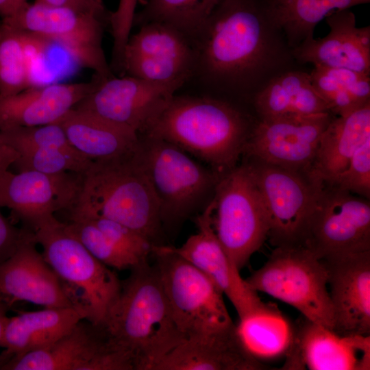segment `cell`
<instances>
[{"label":"cell","mask_w":370,"mask_h":370,"mask_svg":"<svg viewBox=\"0 0 370 370\" xmlns=\"http://www.w3.org/2000/svg\"><path fill=\"white\" fill-rule=\"evenodd\" d=\"M335 116L323 113L310 116L258 119L243 155L306 175L321 136Z\"/></svg>","instance_id":"2e32d148"},{"label":"cell","mask_w":370,"mask_h":370,"mask_svg":"<svg viewBox=\"0 0 370 370\" xmlns=\"http://www.w3.org/2000/svg\"><path fill=\"white\" fill-rule=\"evenodd\" d=\"M292 50L314 36L317 25L331 13L370 0H262Z\"/></svg>","instance_id":"f1b7e54d"},{"label":"cell","mask_w":370,"mask_h":370,"mask_svg":"<svg viewBox=\"0 0 370 370\" xmlns=\"http://www.w3.org/2000/svg\"><path fill=\"white\" fill-rule=\"evenodd\" d=\"M82 319H86V314L76 306L45 308L8 318L0 341L4 349L2 365L12 358L51 345Z\"/></svg>","instance_id":"484cf974"},{"label":"cell","mask_w":370,"mask_h":370,"mask_svg":"<svg viewBox=\"0 0 370 370\" xmlns=\"http://www.w3.org/2000/svg\"><path fill=\"white\" fill-rule=\"evenodd\" d=\"M28 3L27 0H0V16L2 19L11 17L21 11Z\"/></svg>","instance_id":"7bdbcfd3"},{"label":"cell","mask_w":370,"mask_h":370,"mask_svg":"<svg viewBox=\"0 0 370 370\" xmlns=\"http://www.w3.org/2000/svg\"><path fill=\"white\" fill-rule=\"evenodd\" d=\"M321 260L370 251V203L334 186L317 193L302 245Z\"/></svg>","instance_id":"8fae6325"},{"label":"cell","mask_w":370,"mask_h":370,"mask_svg":"<svg viewBox=\"0 0 370 370\" xmlns=\"http://www.w3.org/2000/svg\"><path fill=\"white\" fill-rule=\"evenodd\" d=\"M130 35L123 56V73L138 79L175 85L188 80L193 63L190 40L174 27L148 23Z\"/></svg>","instance_id":"5bb4252c"},{"label":"cell","mask_w":370,"mask_h":370,"mask_svg":"<svg viewBox=\"0 0 370 370\" xmlns=\"http://www.w3.org/2000/svg\"><path fill=\"white\" fill-rule=\"evenodd\" d=\"M44 5L71 8L78 11L95 14L106 19L108 23L110 13L103 5V1L98 0H35Z\"/></svg>","instance_id":"ab89813d"},{"label":"cell","mask_w":370,"mask_h":370,"mask_svg":"<svg viewBox=\"0 0 370 370\" xmlns=\"http://www.w3.org/2000/svg\"><path fill=\"white\" fill-rule=\"evenodd\" d=\"M0 301H1L0 300Z\"/></svg>","instance_id":"bcb514c9"},{"label":"cell","mask_w":370,"mask_h":370,"mask_svg":"<svg viewBox=\"0 0 370 370\" xmlns=\"http://www.w3.org/2000/svg\"><path fill=\"white\" fill-rule=\"evenodd\" d=\"M127 352L135 370H152L184 338L174 320L158 269L148 262L122 281L118 299L103 326Z\"/></svg>","instance_id":"3957f363"},{"label":"cell","mask_w":370,"mask_h":370,"mask_svg":"<svg viewBox=\"0 0 370 370\" xmlns=\"http://www.w3.org/2000/svg\"><path fill=\"white\" fill-rule=\"evenodd\" d=\"M143 0H119L117 9L114 11L115 16L123 21L133 20L136 14L135 10L138 3Z\"/></svg>","instance_id":"b9f144b4"},{"label":"cell","mask_w":370,"mask_h":370,"mask_svg":"<svg viewBox=\"0 0 370 370\" xmlns=\"http://www.w3.org/2000/svg\"><path fill=\"white\" fill-rule=\"evenodd\" d=\"M135 148L120 156L90 162L82 173L77 199L69 210L70 219L103 217L135 230L154 245H161L163 228L158 205L135 156Z\"/></svg>","instance_id":"277c9868"},{"label":"cell","mask_w":370,"mask_h":370,"mask_svg":"<svg viewBox=\"0 0 370 370\" xmlns=\"http://www.w3.org/2000/svg\"><path fill=\"white\" fill-rule=\"evenodd\" d=\"M95 82L94 76L86 82L32 85L15 95L0 97V131L58 121L90 92Z\"/></svg>","instance_id":"cb8c5ba5"},{"label":"cell","mask_w":370,"mask_h":370,"mask_svg":"<svg viewBox=\"0 0 370 370\" xmlns=\"http://www.w3.org/2000/svg\"><path fill=\"white\" fill-rule=\"evenodd\" d=\"M249 104L175 92L140 135L167 141L206 162L219 177L238 164L258 118Z\"/></svg>","instance_id":"7a4b0ae2"},{"label":"cell","mask_w":370,"mask_h":370,"mask_svg":"<svg viewBox=\"0 0 370 370\" xmlns=\"http://www.w3.org/2000/svg\"><path fill=\"white\" fill-rule=\"evenodd\" d=\"M293 327L282 369H370V336L341 335L304 317Z\"/></svg>","instance_id":"d6986e66"},{"label":"cell","mask_w":370,"mask_h":370,"mask_svg":"<svg viewBox=\"0 0 370 370\" xmlns=\"http://www.w3.org/2000/svg\"><path fill=\"white\" fill-rule=\"evenodd\" d=\"M13 164L18 172L34 171L47 174L74 172L82 174L92 162L75 149L27 147L16 151Z\"/></svg>","instance_id":"e575fe53"},{"label":"cell","mask_w":370,"mask_h":370,"mask_svg":"<svg viewBox=\"0 0 370 370\" xmlns=\"http://www.w3.org/2000/svg\"><path fill=\"white\" fill-rule=\"evenodd\" d=\"M221 0H143L135 14L134 26L148 23L170 25L190 40Z\"/></svg>","instance_id":"d6a6232c"},{"label":"cell","mask_w":370,"mask_h":370,"mask_svg":"<svg viewBox=\"0 0 370 370\" xmlns=\"http://www.w3.org/2000/svg\"><path fill=\"white\" fill-rule=\"evenodd\" d=\"M75 219L89 220L114 243L143 261H148V256L152 254L154 245L150 241L120 223L99 217Z\"/></svg>","instance_id":"74e56055"},{"label":"cell","mask_w":370,"mask_h":370,"mask_svg":"<svg viewBox=\"0 0 370 370\" xmlns=\"http://www.w3.org/2000/svg\"><path fill=\"white\" fill-rule=\"evenodd\" d=\"M3 140L16 151L27 147L75 149L59 123L16 127L0 131Z\"/></svg>","instance_id":"d590c367"},{"label":"cell","mask_w":370,"mask_h":370,"mask_svg":"<svg viewBox=\"0 0 370 370\" xmlns=\"http://www.w3.org/2000/svg\"><path fill=\"white\" fill-rule=\"evenodd\" d=\"M369 139L370 103L346 116H335L321 136L306 177L317 186L332 184Z\"/></svg>","instance_id":"d4e9b609"},{"label":"cell","mask_w":370,"mask_h":370,"mask_svg":"<svg viewBox=\"0 0 370 370\" xmlns=\"http://www.w3.org/2000/svg\"><path fill=\"white\" fill-rule=\"evenodd\" d=\"M269 221L268 238L275 247L302 245L306 225L321 186L306 175L248 158Z\"/></svg>","instance_id":"7c38bea8"},{"label":"cell","mask_w":370,"mask_h":370,"mask_svg":"<svg viewBox=\"0 0 370 370\" xmlns=\"http://www.w3.org/2000/svg\"><path fill=\"white\" fill-rule=\"evenodd\" d=\"M267 367L246 348L233 323L182 341L152 370H260Z\"/></svg>","instance_id":"603a6c76"},{"label":"cell","mask_w":370,"mask_h":370,"mask_svg":"<svg viewBox=\"0 0 370 370\" xmlns=\"http://www.w3.org/2000/svg\"><path fill=\"white\" fill-rule=\"evenodd\" d=\"M362 197H370V139L355 152L332 184Z\"/></svg>","instance_id":"8d00e7d4"},{"label":"cell","mask_w":370,"mask_h":370,"mask_svg":"<svg viewBox=\"0 0 370 370\" xmlns=\"http://www.w3.org/2000/svg\"><path fill=\"white\" fill-rule=\"evenodd\" d=\"M164 291L184 340L225 328L234 322L223 294L191 263L167 245H153Z\"/></svg>","instance_id":"9c48e42d"},{"label":"cell","mask_w":370,"mask_h":370,"mask_svg":"<svg viewBox=\"0 0 370 370\" xmlns=\"http://www.w3.org/2000/svg\"><path fill=\"white\" fill-rule=\"evenodd\" d=\"M134 154L158 203L163 230L179 227L214 195L219 176L177 146L138 135Z\"/></svg>","instance_id":"8992f818"},{"label":"cell","mask_w":370,"mask_h":370,"mask_svg":"<svg viewBox=\"0 0 370 370\" xmlns=\"http://www.w3.org/2000/svg\"><path fill=\"white\" fill-rule=\"evenodd\" d=\"M36 245L32 231L15 253L0 264V300L8 307L20 301L45 308L75 306Z\"/></svg>","instance_id":"ffe728a7"},{"label":"cell","mask_w":370,"mask_h":370,"mask_svg":"<svg viewBox=\"0 0 370 370\" xmlns=\"http://www.w3.org/2000/svg\"><path fill=\"white\" fill-rule=\"evenodd\" d=\"M8 307L2 301H0V341L9 317L6 314Z\"/></svg>","instance_id":"ee69618b"},{"label":"cell","mask_w":370,"mask_h":370,"mask_svg":"<svg viewBox=\"0 0 370 370\" xmlns=\"http://www.w3.org/2000/svg\"><path fill=\"white\" fill-rule=\"evenodd\" d=\"M212 225L224 250L241 271L268 238V217L247 162L219 177Z\"/></svg>","instance_id":"ba28073f"},{"label":"cell","mask_w":370,"mask_h":370,"mask_svg":"<svg viewBox=\"0 0 370 370\" xmlns=\"http://www.w3.org/2000/svg\"><path fill=\"white\" fill-rule=\"evenodd\" d=\"M57 122L71 145L91 161L125 154L132 151L138 141V135L134 131L75 108Z\"/></svg>","instance_id":"83f0119b"},{"label":"cell","mask_w":370,"mask_h":370,"mask_svg":"<svg viewBox=\"0 0 370 370\" xmlns=\"http://www.w3.org/2000/svg\"><path fill=\"white\" fill-rule=\"evenodd\" d=\"M82 174H47L34 171H6L0 178V206L10 209L25 227L33 230L42 221L75 205Z\"/></svg>","instance_id":"ac0fdd59"},{"label":"cell","mask_w":370,"mask_h":370,"mask_svg":"<svg viewBox=\"0 0 370 370\" xmlns=\"http://www.w3.org/2000/svg\"><path fill=\"white\" fill-rule=\"evenodd\" d=\"M251 105L262 120L331 113L314 87L310 73L303 68L288 70L273 77L254 95Z\"/></svg>","instance_id":"4316f807"},{"label":"cell","mask_w":370,"mask_h":370,"mask_svg":"<svg viewBox=\"0 0 370 370\" xmlns=\"http://www.w3.org/2000/svg\"><path fill=\"white\" fill-rule=\"evenodd\" d=\"M98 1H102V0H98Z\"/></svg>","instance_id":"f6af8a7d"},{"label":"cell","mask_w":370,"mask_h":370,"mask_svg":"<svg viewBox=\"0 0 370 370\" xmlns=\"http://www.w3.org/2000/svg\"><path fill=\"white\" fill-rule=\"evenodd\" d=\"M325 19L328 35L310 37L293 49L295 61L302 66L312 64L370 75V26L357 27L350 9L335 11Z\"/></svg>","instance_id":"7402d4cb"},{"label":"cell","mask_w":370,"mask_h":370,"mask_svg":"<svg viewBox=\"0 0 370 370\" xmlns=\"http://www.w3.org/2000/svg\"><path fill=\"white\" fill-rule=\"evenodd\" d=\"M0 369L134 370V365L103 327L82 319L51 345L12 358Z\"/></svg>","instance_id":"4fadbf2b"},{"label":"cell","mask_w":370,"mask_h":370,"mask_svg":"<svg viewBox=\"0 0 370 370\" xmlns=\"http://www.w3.org/2000/svg\"><path fill=\"white\" fill-rule=\"evenodd\" d=\"M49 43L0 23V97L15 95L34 85L32 58Z\"/></svg>","instance_id":"f546056e"},{"label":"cell","mask_w":370,"mask_h":370,"mask_svg":"<svg viewBox=\"0 0 370 370\" xmlns=\"http://www.w3.org/2000/svg\"><path fill=\"white\" fill-rule=\"evenodd\" d=\"M18 157V152L0 135V178L9 170Z\"/></svg>","instance_id":"60d3db41"},{"label":"cell","mask_w":370,"mask_h":370,"mask_svg":"<svg viewBox=\"0 0 370 370\" xmlns=\"http://www.w3.org/2000/svg\"><path fill=\"white\" fill-rule=\"evenodd\" d=\"M1 22L58 44L76 63L92 70L95 75L101 77L114 75L102 45L108 21L99 16L34 1Z\"/></svg>","instance_id":"30bf717a"},{"label":"cell","mask_w":370,"mask_h":370,"mask_svg":"<svg viewBox=\"0 0 370 370\" xmlns=\"http://www.w3.org/2000/svg\"><path fill=\"white\" fill-rule=\"evenodd\" d=\"M33 232L45 260L62 281L73 304L84 311L87 321L103 327L119 297L122 281L55 216L40 222Z\"/></svg>","instance_id":"5b68a950"},{"label":"cell","mask_w":370,"mask_h":370,"mask_svg":"<svg viewBox=\"0 0 370 370\" xmlns=\"http://www.w3.org/2000/svg\"><path fill=\"white\" fill-rule=\"evenodd\" d=\"M32 230L17 228L6 219L0 206V264L12 256Z\"/></svg>","instance_id":"f35d334b"},{"label":"cell","mask_w":370,"mask_h":370,"mask_svg":"<svg viewBox=\"0 0 370 370\" xmlns=\"http://www.w3.org/2000/svg\"><path fill=\"white\" fill-rule=\"evenodd\" d=\"M190 42L193 66L180 92L251 105L273 77L302 68L262 0H221Z\"/></svg>","instance_id":"6da1fadb"},{"label":"cell","mask_w":370,"mask_h":370,"mask_svg":"<svg viewBox=\"0 0 370 370\" xmlns=\"http://www.w3.org/2000/svg\"><path fill=\"white\" fill-rule=\"evenodd\" d=\"M328 272L336 333L370 336V251L322 260Z\"/></svg>","instance_id":"44dd1931"},{"label":"cell","mask_w":370,"mask_h":370,"mask_svg":"<svg viewBox=\"0 0 370 370\" xmlns=\"http://www.w3.org/2000/svg\"><path fill=\"white\" fill-rule=\"evenodd\" d=\"M238 335L257 359L285 356L290 348L294 327L274 306L239 320Z\"/></svg>","instance_id":"1f68e13d"},{"label":"cell","mask_w":370,"mask_h":370,"mask_svg":"<svg viewBox=\"0 0 370 370\" xmlns=\"http://www.w3.org/2000/svg\"><path fill=\"white\" fill-rule=\"evenodd\" d=\"M310 73L314 87L334 116H346L370 103V75L322 66H314Z\"/></svg>","instance_id":"4dcf8cb0"},{"label":"cell","mask_w":370,"mask_h":370,"mask_svg":"<svg viewBox=\"0 0 370 370\" xmlns=\"http://www.w3.org/2000/svg\"><path fill=\"white\" fill-rule=\"evenodd\" d=\"M94 76L93 89L74 108L92 112L138 135L180 90L175 85L150 82L127 75Z\"/></svg>","instance_id":"9a60e30c"},{"label":"cell","mask_w":370,"mask_h":370,"mask_svg":"<svg viewBox=\"0 0 370 370\" xmlns=\"http://www.w3.org/2000/svg\"><path fill=\"white\" fill-rule=\"evenodd\" d=\"M213 198L195 219L197 232L179 247L168 248L205 274L231 301L239 320L265 310L264 303L251 290L220 243L212 225Z\"/></svg>","instance_id":"e0dca14e"},{"label":"cell","mask_w":370,"mask_h":370,"mask_svg":"<svg viewBox=\"0 0 370 370\" xmlns=\"http://www.w3.org/2000/svg\"><path fill=\"white\" fill-rule=\"evenodd\" d=\"M245 280L256 293L286 303L309 321L333 330L326 265L305 246L275 247L267 261Z\"/></svg>","instance_id":"52a82bcc"},{"label":"cell","mask_w":370,"mask_h":370,"mask_svg":"<svg viewBox=\"0 0 370 370\" xmlns=\"http://www.w3.org/2000/svg\"><path fill=\"white\" fill-rule=\"evenodd\" d=\"M70 221L69 223H64L66 230L108 267L130 271L148 262L120 247L89 220L75 219Z\"/></svg>","instance_id":"836d02e7"}]
</instances>
